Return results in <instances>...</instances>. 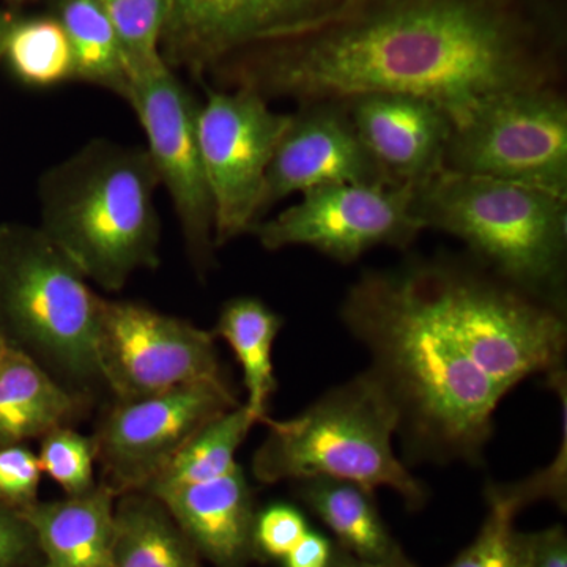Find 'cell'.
<instances>
[{
    "instance_id": "cell-1",
    "label": "cell",
    "mask_w": 567,
    "mask_h": 567,
    "mask_svg": "<svg viewBox=\"0 0 567 567\" xmlns=\"http://www.w3.org/2000/svg\"><path fill=\"white\" fill-rule=\"evenodd\" d=\"M341 319L398 409L406 461L480 464L503 398L565 368L566 312L450 257L364 271Z\"/></svg>"
},
{
    "instance_id": "cell-3",
    "label": "cell",
    "mask_w": 567,
    "mask_h": 567,
    "mask_svg": "<svg viewBox=\"0 0 567 567\" xmlns=\"http://www.w3.org/2000/svg\"><path fill=\"white\" fill-rule=\"evenodd\" d=\"M159 185L147 148L91 141L41 177L40 229L89 281L117 292L159 265Z\"/></svg>"
},
{
    "instance_id": "cell-21",
    "label": "cell",
    "mask_w": 567,
    "mask_h": 567,
    "mask_svg": "<svg viewBox=\"0 0 567 567\" xmlns=\"http://www.w3.org/2000/svg\"><path fill=\"white\" fill-rule=\"evenodd\" d=\"M284 319L256 297H237L219 311L212 333L233 349L241 372L248 399L246 406L264 423L268 404L276 393L274 346L281 333Z\"/></svg>"
},
{
    "instance_id": "cell-8",
    "label": "cell",
    "mask_w": 567,
    "mask_h": 567,
    "mask_svg": "<svg viewBox=\"0 0 567 567\" xmlns=\"http://www.w3.org/2000/svg\"><path fill=\"white\" fill-rule=\"evenodd\" d=\"M415 186L328 183L301 194L297 204L249 234L267 251L306 246L336 262L352 265L371 249L409 248L423 233Z\"/></svg>"
},
{
    "instance_id": "cell-6",
    "label": "cell",
    "mask_w": 567,
    "mask_h": 567,
    "mask_svg": "<svg viewBox=\"0 0 567 567\" xmlns=\"http://www.w3.org/2000/svg\"><path fill=\"white\" fill-rule=\"evenodd\" d=\"M87 281L40 227L0 226V339L91 402L106 300Z\"/></svg>"
},
{
    "instance_id": "cell-30",
    "label": "cell",
    "mask_w": 567,
    "mask_h": 567,
    "mask_svg": "<svg viewBox=\"0 0 567 567\" xmlns=\"http://www.w3.org/2000/svg\"><path fill=\"white\" fill-rule=\"evenodd\" d=\"M35 533L20 511L0 502V567H40Z\"/></svg>"
},
{
    "instance_id": "cell-24",
    "label": "cell",
    "mask_w": 567,
    "mask_h": 567,
    "mask_svg": "<svg viewBox=\"0 0 567 567\" xmlns=\"http://www.w3.org/2000/svg\"><path fill=\"white\" fill-rule=\"evenodd\" d=\"M6 55L14 73L31 85L44 87L73 76L69 39L55 18L14 21Z\"/></svg>"
},
{
    "instance_id": "cell-12",
    "label": "cell",
    "mask_w": 567,
    "mask_h": 567,
    "mask_svg": "<svg viewBox=\"0 0 567 567\" xmlns=\"http://www.w3.org/2000/svg\"><path fill=\"white\" fill-rule=\"evenodd\" d=\"M237 405L226 380L115 401L93 435L100 483L117 496L141 492L200 427Z\"/></svg>"
},
{
    "instance_id": "cell-19",
    "label": "cell",
    "mask_w": 567,
    "mask_h": 567,
    "mask_svg": "<svg viewBox=\"0 0 567 567\" xmlns=\"http://www.w3.org/2000/svg\"><path fill=\"white\" fill-rule=\"evenodd\" d=\"M295 496L333 533L336 546L368 561L412 567L404 548L391 535L374 492L333 477L295 481Z\"/></svg>"
},
{
    "instance_id": "cell-33",
    "label": "cell",
    "mask_w": 567,
    "mask_h": 567,
    "mask_svg": "<svg viewBox=\"0 0 567 567\" xmlns=\"http://www.w3.org/2000/svg\"><path fill=\"white\" fill-rule=\"evenodd\" d=\"M328 567H399L391 565H382V563L368 561L360 557H354L350 551L344 548L336 546L333 559H331L330 566ZM416 567V566H412Z\"/></svg>"
},
{
    "instance_id": "cell-14",
    "label": "cell",
    "mask_w": 567,
    "mask_h": 567,
    "mask_svg": "<svg viewBox=\"0 0 567 567\" xmlns=\"http://www.w3.org/2000/svg\"><path fill=\"white\" fill-rule=\"evenodd\" d=\"M328 183L394 185L358 137L344 103L301 104L265 174L259 221L282 199Z\"/></svg>"
},
{
    "instance_id": "cell-32",
    "label": "cell",
    "mask_w": 567,
    "mask_h": 567,
    "mask_svg": "<svg viewBox=\"0 0 567 567\" xmlns=\"http://www.w3.org/2000/svg\"><path fill=\"white\" fill-rule=\"evenodd\" d=\"M336 544L322 533L311 532L303 536L281 559L282 567H328L333 559Z\"/></svg>"
},
{
    "instance_id": "cell-15",
    "label": "cell",
    "mask_w": 567,
    "mask_h": 567,
    "mask_svg": "<svg viewBox=\"0 0 567 567\" xmlns=\"http://www.w3.org/2000/svg\"><path fill=\"white\" fill-rule=\"evenodd\" d=\"M342 103L358 137L394 185H420L445 169L454 125L442 107L404 93H364Z\"/></svg>"
},
{
    "instance_id": "cell-13",
    "label": "cell",
    "mask_w": 567,
    "mask_h": 567,
    "mask_svg": "<svg viewBox=\"0 0 567 567\" xmlns=\"http://www.w3.org/2000/svg\"><path fill=\"white\" fill-rule=\"evenodd\" d=\"M346 0H166L162 44L169 69L210 73L235 52L301 31Z\"/></svg>"
},
{
    "instance_id": "cell-11",
    "label": "cell",
    "mask_w": 567,
    "mask_h": 567,
    "mask_svg": "<svg viewBox=\"0 0 567 567\" xmlns=\"http://www.w3.org/2000/svg\"><path fill=\"white\" fill-rule=\"evenodd\" d=\"M125 100L147 134V151L173 199L194 268L207 274L216 248L215 210L197 130L200 104L167 63L130 78Z\"/></svg>"
},
{
    "instance_id": "cell-5",
    "label": "cell",
    "mask_w": 567,
    "mask_h": 567,
    "mask_svg": "<svg viewBox=\"0 0 567 567\" xmlns=\"http://www.w3.org/2000/svg\"><path fill=\"white\" fill-rule=\"evenodd\" d=\"M264 424L267 436L252 457L259 483L333 477L371 492L391 488L410 511L427 502V488L395 456L398 409L369 369L327 391L292 420L268 416Z\"/></svg>"
},
{
    "instance_id": "cell-35",
    "label": "cell",
    "mask_w": 567,
    "mask_h": 567,
    "mask_svg": "<svg viewBox=\"0 0 567 567\" xmlns=\"http://www.w3.org/2000/svg\"><path fill=\"white\" fill-rule=\"evenodd\" d=\"M535 2L539 3V6L546 7V9H548L547 0H535Z\"/></svg>"
},
{
    "instance_id": "cell-4",
    "label": "cell",
    "mask_w": 567,
    "mask_h": 567,
    "mask_svg": "<svg viewBox=\"0 0 567 567\" xmlns=\"http://www.w3.org/2000/svg\"><path fill=\"white\" fill-rule=\"evenodd\" d=\"M424 229L453 235L484 268L565 311L567 197L443 169L415 186Z\"/></svg>"
},
{
    "instance_id": "cell-29",
    "label": "cell",
    "mask_w": 567,
    "mask_h": 567,
    "mask_svg": "<svg viewBox=\"0 0 567 567\" xmlns=\"http://www.w3.org/2000/svg\"><path fill=\"white\" fill-rule=\"evenodd\" d=\"M39 454L25 443L0 447V502L13 509H28L39 502Z\"/></svg>"
},
{
    "instance_id": "cell-17",
    "label": "cell",
    "mask_w": 567,
    "mask_h": 567,
    "mask_svg": "<svg viewBox=\"0 0 567 567\" xmlns=\"http://www.w3.org/2000/svg\"><path fill=\"white\" fill-rule=\"evenodd\" d=\"M117 495L99 483L87 494L22 511L35 533L40 567H111Z\"/></svg>"
},
{
    "instance_id": "cell-31",
    "label": "cell",
    "mask_w": 567,
    "mask_h": 567,
    "mask_svg": "<svg viewBox=\"0 0 567 567\" xmlns=\"http://www.w3.org/2000/svg\"><path fill=\"white\" fill-rule=\"evenodd\" d=\"M520 567H567L565 527L522 533Z\"/></svg>"
},
{
    "instance_id": "cell-26",
    "label": "cell",
    "mask_w": 567,
    "mask_h": 567,
    "mask_svg": "<svg viewBox=\"0 0 567 567\" xmlns=\"http://www.w3.org/2000/svg\"><path fill=\"white\" fill-rule=\"evenodd\" d=\"M99 3L121 41L130 78L166 63L159 51L166 0H99Z\"/></svg>"
},
{
    "instance_id": "cell-10",
    "label": "cell",
    "mask_w": 567,
    "mask_h": 567,
    "mask_svg": "<svg viewBox=\"0 0 567 567\" xmlns=\"http://www.w3.org/2000/svg\"><path fill=\"white\" fill-rule=\"evenodd\" d=\"M290 121L292 114L271 110L248 89L208 91L197 130L215 210V246L259 221L265 174Z\"/></svg>"
},
{
    "instance_id": "cell-18",
    "label": "cell",
    "mask_w": 567,
    "mask_h": 567,
    "mask_svg": "<svg viewBox=\"0 0 567 567\" xmlns=\"http://www.w3.org/2000/svg\"><path fill=\"white\" fill-rule=\"evenodd\" d=\"M87 404L29 354L0 347V447L70 425Z\"/></svg>"
},
{
    "instance_id": "cell-28",
    "label": "cell",
    "mask_w": 567,
    "mask_h": 567,
    "mask_svg": "<svg viewBox=\"0 0 567 567\" xmlns=\"http://www.w3.org/2000/svg\"><path fill=\"white\" fill-rule=\"evenodd\" d=\"M308 532V520L298 507L278 503L257 511L252 533L256 561H281Z\"/></svg>"
},
{
    "instance_id": "cell-37",
    "label": "cell",
    "mask_w": 567,
    "mask_h": 567,
    "mask_svg": "<svg viewBox=\"0 0 567 567\" xmlns=\"http://www.w3.org/2000/svg\"><path fill=\"white\" fill-rule=\"evenodd\" d=\"M2 344H3V341H2V339H0V347H2Z\"/></svg>"
},
{
    "instance_id": "cell-22",
    "label": "cell",
    "mask_w": 567,
    "mask_h": 567,
    "mask_svg": "<svg viewBox=\"0 0 567 567\" xmlns=\"http://www.w3.org/2000/svg\"><path fill=\"white\" fill-rule=\"evenodd\" d=\"M257 423L259 421L245 404L216 416L200 427L141 492L158 496L171 488L229 475L240 466L235 456Z\"/></svg>"
},
{
    "instance_id": "cell-2",
    "label": "cell",
    "mask_w": 567,
    "mask_h": 567,
    "mask_svg": "<svg viewBox=\"0 0 567 567\" xmlns=\"http://www.w3.org/2000/svg\"><path fill=\"white\" fill-rule=\"evenodd\" d=\"M561 39L535 0H346L301 31L235 52L210 71L270 102L404 93L454 128L495 96L557 85Z\"/></svg>"
},
{
    "instance_id": "cell-25",
    "label": "cell",
    "mask_w": 567,
    "mask_h": 567,
    "mask_svg": "<svg viewBox=\"0 0 567 567\" xmlns=\"http://www.w3.org/2000/svg\"><path fill=\"white\" fill-rule=\"evenodd\" d=\"M486 499L483 527L446 567H520L522 533L516 516L524 506L507 484H488Z\"/></svg>"
},
{
    "instance_id": "cell-27",
    "label": "cell",
    "mask_w": 567,
    "mask_h": 567,
    "mask_svg": "<svg viewBox=\"0 0 567 567\" xmlns=\"http://www.w3.org/2000/svg\"><path fill=\"white\" fill-rule=\"evenodd\" d=\"M41 472L51 477L66 496H80L96 486V446L93 436L82 435L70 425L41 436Z\"/></svg>"
},
{
    "instance_id": "cell-34",
    "label": "cell",
    "mask_w": 567,
    "mask_h": 567,
    "mask_svg": "<svg viewBox=\"0 0 567 567\" xmlns=\"http://www.w3.org/2000/svg\"><path fill=\"white\" fill-rule=\"evenodd\" d=\"M14 18L10 17L9 13H3L0 11V58L6 54V44L7 39H9V33L11 25L14 24Z\"/></svg>"
},
{
    "instance_id": "cell-36",
    "label": "cell",
    "mask_w": 567,
    "mask_h": 567,
    "mask_svg": "<svg viewBox=\"0 0 567 567\" xmlns=\"http://www.w3.org/2000/svg\"><path fill=\"white\" fill-rule=\"evenodd\" d=\"M7 2L20 3V2H28V0H7Z\"/></svg>"
},
{
    "instance_id": "cell-23",
    "label": "cell",
    "mask_w": 567,
    "mask_h": 567,
    "mask_svg": "<svg viewBox=\"0 0 567 567\" xmlns=\"http://www.w3.org/2000/svg\"><path fill=\"white\" fill-rule=\"evenodd\" d=\"M55 20L69 39L73 76L126 99L128 70L110 18L99 0H58Z\"/></svg>"
},
{
    "instance_id": "cell-20",
    "label": "cell",
    "mask_w": 567,
    "mask_h": 567,
    "mask_svg": "<svg viewBox=\"0 0 567 567\" xmlns=\"http://www.w3.org/2000/svg\"><path fill=\"white\" fill-rule=\"evenodd\" d=\"M111 567H204L167 507L145 492L117 496Z\"/></svg>"
},
{
    "instance_id": "cell-7",
    "label": "cell",
    "mask_w": 567,
    "mask_h": 567,
    "mask_svg": "<svg viewBox=\"0 0 567 567\" xmlns=\"http://www.w3.org/2000/svg\"><path fill=\"white\" fill-rule=\"evenodd\" d=\"M445 169L567 197V102L557 85L507 92L451 134Z\"/></svg>"
},
{
    "instance_id": "cell-9",
    "label": "cell",
    "mask_w": 567,
    "mask_h": 567,
    "mask_svg": "<svg viewBox=\"0 0 567 567\" xmlns=\"http://www.w3.org/2000/svg\"><path fill=\"white\" fill-rule=\"evenodd\" d=\"M96 358L117 401L224 380L212 331L133 301H104Z\"/></svg>"
},
{
    "instance_id": "cell-16",
    "label": "cell",
    "mask_w": 567,
    "mask_h": 567,
    "mask_svg": "<svg viewBox=\"0 0 567 567\" xmlns=\"http://www.w3.org/2000/svg\"><path fill=\"white\" fill-rule=\"evenodd\" d=\"M155 498L167 507L204 561L215 567H248L256 561V498L241 466L218 480L171 488Z\"/></svg>"
}]
</instances>
